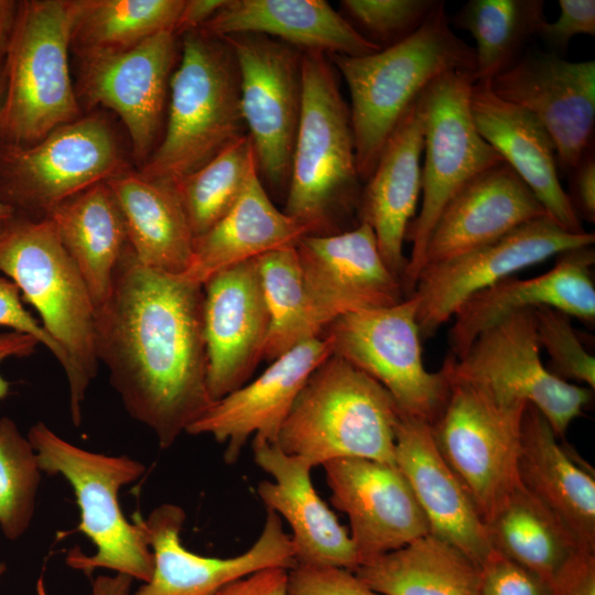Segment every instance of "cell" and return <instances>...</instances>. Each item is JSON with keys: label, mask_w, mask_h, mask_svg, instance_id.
Returning a JSON list of instances; mask_svg holds the SVG:
<instances>
[{"label": "cell", "mask_w": 595, "mask_h": 595, "mask_svg": "<svg viewBox=\"0 0 595 595\" xmlns=\"http://www.w3.org/2000/svg\"><path fill=\"white\" fill-rule=\"evenodd\" d=\"M203 285L141 264L130 246L96 310V351L128 414L169 448L214 402Z\"/></svg>", "instance_id": "6da1fadb"}, {"label": "cell", "mask_w": 595, "mask_h": 595, "mask_svg": "<svg viewBox=\"0 0 595 595\" xmlns=\"http://www.w3.org/2000/svg\"><path fill=\"white\" fill-rule=\"evenodd\" d=\"M350 95V122L361 182L371 175L401 117L423 89L454 71L475 75L474 48L451 29L443 1L405 40L364 56L327 55Z\"/></svg>", "instance_id": "7a4b0ae2"}, {"label": "cell", "mask_w": 595, "mask_h": 595, "mask_svg": "<svg viewBox=\"0 0 595 595\" xmlns=\"http://www.w3.org/2000/svg\"><path fill=\"white\" fill-rule=\"evenodd\" d=\"M0 272L13 281L22 300L41 316V325L62 353L75 425L99 361L96 311L87 285L48 218L15 215L0 234Z\"/></svg>", "instance_id": "3957f363"}, {"label": "cell", "mask_w": 595, "mask_h": 595, "mask_svg": "<svg viewBox=\"0 0 595 595\" xmlns=\"http://www.w3.org/2000/svg\"><path fill=\"white\" fill-rule=\"evenodd\" d=\"M167 105L164 133L139 170L147 177L175 183L247 134L238 64L224 37L183 34Z\"/></svg>", "instance_id": "277c9868"}, {"label": "cell", "mask_w": 595, "mask_h": 595, "mask_svg": "<svg viewBox=\"0 0 595 595\" xmlns=\"http://www.w3.org/2000/svg\"><path fill=\"white\" fill-rule=\"evenodd\" d=\"M303 100L283 212L310 235L335 234L361 194L349 107L327 54L302 56Z\"/></svg>", "instance_id": "5b68a950"}, {"label": "cell", "mask_w": 595, "mask_h": 595, "mask_svg": "<svg viewBox=\"0 0 595 595\" xmlns=\"http://www.w3.org/2000/svg\"><path fill=\"white\" fill-rule=\"evenodd\" d=\"M400 415L379 382L332 355L306 380L274 445L313 467L346 457L396 465Z\"/></svg>", "instance_id": "8992f818"}, {"label": "cell", "mask_w": 595, "mask_h": 595, "mask_svg": "<svg viewBox=\"0 0 595 595\" xmlns=\"http://www.w3.org/2000/svg\"><path fill=\"white\" fill-rule=\"evenodd\" d=\"M42 473L62 476L72 487L79 508L78 531L96 547L87 555L78 548L66 556L68 566L89 575L107 569L147 583L153 573V554L139 520L129 522L119 504L120 489L144 472L129 456H108L78 447L39 421L28 432Z\"/></svg>", "instance_id": "52a82bcc"}, {"label": "cell", "mask_w": 595, "mask_h": 595, "mask_svg": "<svg viewBox=\"0 0 595 595\" xmlns=\"http://www.w3.org/2000/svg\"><path fill=\"white\" fill-rule=\"evenodd\" d=\"M72 22V0L18 1L2 64L0 144H33L80 117L68 63Z\"/></svg>", "instance_id": "ba28073f"}, {"label": "cell", "mask_w": 595, "mask_h": 595, "mask_svg": "<svg viewBox=\"0 0 595 595\" xmlns=\"http://www.w3.org/2000/svg\"><path fill=\"white\" fill-rule=\"evenodd\" d=\"M472 72L454 71L430 83L419 96L424 134L422 205L405 240L411 253L402 277L405 296L413 293L431 231L452 197L474 176L504 162L482 137L470 108Z\"/></svg>", "instance_id": "9c48e42d"}, {"label": "cell", "mask_w": 595, "mask_h": 595, "mask_svg": "<svg viewBox=\"0 0 595 595\" xmlns=\"http://www.w3.org/2000/svg\"><path fill=\"white\" fill-rule=\"evenodd\" d=\"M129 169L100 115L61 125L30 145L0 144V201L45 218L57 205Z\"/></svg>", "instance_id": "30bf717a"}, {"label": "cell", "mask_w": 595, "mask_h": 595, "mask_svg": "<svg viewBox=\"0 0 595 595\" xmlns=\"http://www.w3.org/2000/svg\"><path fill=\"white\" fill-rule=\"evenodd\" d=\"M419 299L342 315L322 335L336 355L379 382L400 413L432 425L448 398L450 380L443 369L431 372L422 359L416 322Z\"/></svg>", "instance_id": "8fae6325"}, {"label": "cell", "mask_w": 595, "mask_h": 595, "mask_svg": "<svg viewBox=\"0 0 595 595\" xmlns=\"http://www.w3.org/2000/svg\"><path fill=\"white\" fill-rule=\"evenodd\" d=\"M448 380V398L431 425L432 434L485 523L520 484L518 456L528 404L501 401L465 381Z\"/></svg>", "instance_id": "7c38bea8"}, {"label": "cell", "mask_w": 595, "mask_h": 595, "mask_svg": "<svg viewBox=\"0 0 595 595\" xmlns=\"http://www.w3.org/2000/svg\"><path fill=\"white\" fill-rule=\"evenodd\" d=\"M540 350L534 312L522 310L485 329L462 357L451 355L442 367L450 378L501 401L533 405L563 440L589 403L592 392L551 372Z\"/></svg>", "instance_id": "4fadbf2b"}, {"label": "cell", "mask_w": 595, "mask_h": 595, "mask_svg": "<svg viewBox=\"0 0 595 595\" xmlns=\"http://www.w3.org/2000/svg\"><path fill=\"white\" fill-rule=\"evenodd\" d=\"M221 37L237 60L241 111L259 176L286 192L302 111L303 51L256 33Z\"/></svg>", "instance_id": "5bb4252c"}, {"label": "cell", "mask_w": 595, "mask_h": 595, "mask_svg": "<svg viewBox=\"0 0 595 595\" xmlns=\"http://www.w3.org/2000/svg\"><path fill=\"white\" fill-rule=\"evenodd\" d=\"M594 241L593 232L572 234L547 215L495 241L425 266L412 293L419 299L416 322L421 337L433 335L473 294L519 270Z\"/></svg>", "instance_id": "9a60e30c"}, {"label": "cell", "mask_w": 595, "mask_h": 595, "mask_svg": "<svg viewBox=\"0 0 595 595\" xmlns=\"http://www.w3.org/2000/svg\"><path fill=\"white\" fill-rule=\"evenodd\" d=\"M486 84L541 122L554 143L560 172L569 174L594 149V60L572 62L530 51Z\"/></svg>", "instance_id": "2e32d148"}, {"label": "cell", "mask_w": 595, "mask_h": 595, "mask_svg": "<svg viewBox=\"0 0 595 595\" xmlns=\"http://www.w3.org/2000/svg\"><path fill=\"white\" fill-rule=\"evenodd\" d=\"M176 36L165 31L120 52L79 57L77 97L121 119L133 155L142 164L160 142L177 57Z\"/></svg>", "instance_id": "e0dca14e"}, {"label": "cell", "mask_w": 595, "mask_h": 595, "mask_svg": "<svg viewBox=\"0 0 595 595\" xmlns=\"http://www.w3.org/2000/svg\"><path fill=\"white\" fill-rule=\"evenodd\" d=\"M153 554V573L131 595H212L227 584L270 567L295 565V550L280 516L267 509L262 531L245 552L231 558L203 556L181 541L182 507L162 504L143 519L137 516Z\"/></svg>", "instance_id": "ac0fdd59"}, {"label": "cell", "mask_w": 595, "mask_h": 595, "mask_svg": "<svg viewBox=\"0 0 595 595\" xmlns=\"http://www.w3.org/2000/svg\"><path fill=\"white\" fill-rule=\"evenodd\" d=\"M305 289L322 329L337 317L394 305L405 296L385 263L371 227L306 235L295 246Z\"/></svg>", "instance_id": "d6986e66"}, {"label": "cell", "mask_w": 595, "mask_h": 595, "mask_svg": "<svg viewBox=\"0 0 595 595\" xmlns=\"http://www.w3.org/2000/svg\"><path fill=\"white\" fill-rule=\"evenodd\" d=\"M322 466L333 506L348 517L360 564L430 534L426 518L397 465L346 457Z\"/></svg>", "instance_id": "ffe728a7"}, {"label": "cell", "mask_w": 595, "mask_h": 595, "mask_svg": "<svg viewBox=\"0 0 595 595\" xmlns=\"http://www.w3.org/2000/svg\"><path fill=\"white\" fill-rule=\"evenodd\" d=\"M203 291L207 386L217 401L244 386L263 359L270 316L258 258L217 272Z\"/></svg>", "instance_id": "44dd1931"}, {"label": "cell", "mask_w": 595, "mask_h": 595, "mask_svg": "<svg viewBox=\"0 0 595 595\" xmlns=\"http://www.w3.org/2000/svg\"><path fill=\"white\" fill-rule=\"evenodd\" d=\"M332 355V344L323 335L294 346L253 381L214 401L186 433L209 434L226 444L224 458L228 464L238 459L251 435L274 444L306 380Z\"/></svg>", "instance_id": "7402d4cb"}, {"label": "cell", "mask_w": 595, "mask_h": 595, "mask_svg": "<svg viewBox=\"0 0 595 595\" xmlns=\"http://www.w3.org/2000/svg\"><path fill=\"white\" fill-rule=\"evenodd\" d=\"M592 246L559 255L554 267L531 279L508 277L465 300L455 311L450 329L453 355L462 357L476 337L504 317L541 306L586 323L595 321Z\"/></svg>", "instance_id": "603a6c76"}, {"label": "cell", "mask_w": 595, "mask_h": 595, "mask_svg": "<svg viewBox=\"0 0 595 595\" xmlns=\"http://www.w3.org/2000/svg\"><path fill=\"white\" fill-rule=\"evenodd\" d=\"M252 448L256 464L273 478L260 482L257 494L267 509L290 524L295 564L355 572L360 563L354 542L314 489L313 466L263 440L253 439Z\"/></svg>", "instance_id": "cb8c5ba5"}, {"label": "cell", "mask_w": 595, "mask_h": 595, "mask_svg": "<svg viewBox=\"0 0 595 595\" xmlns=\"http://www.w3.org/2000/svg\"><path fill=\"white\" fill-rule=\"evenodd\" d=\"M394 461L426 518L430 534L480 566L493 548L486 526L463 485L442 457L431 425L400 415Z\"/></svg>", "instance_id": "d4e9b609"}, {"label": "cell", "mask_w": 595, "mask_h": 595, "mask_svg": "<svg viewBox=\"0 0 595 595\" xmlns=\"http://www.w3.org/2000/svg\"><path fill=\"white\" fill-rule=\"evenodd\" d=\"M547 215L531 190L500 162L474 176L446 204L429 237L423 268L495 241Z\"/></svg>", "instance_id": "484cf974"}, {"label": "cell", "mask_w": 595, "mask_h": 595, "mask_svg": "<svg viewBox=\"0 0 595 595\" xmlns=\"http://www.w3.org/2000/svg\"><path fill=\"white\" fill-rule=\"evenodd\" d=\"M474 122L482 137L501 156L562 228L585 230L559 177L554 143L528 110L497 97L486 83L475 82L470 93Z\"/></svg>", "instance_id": "4316f807"}, {"label": "cell", "mask_w": 595, "mask_h": 595, "mask_svg": "<svg viewBox=\"0 0 595 595\" xmlns=\"http://www.w3.org/2000/svg\"><path fill=\"white\" fill-rule=\"evenodd\" d=\"M419 96L387 140L358 205L359 223L371 227L385 263L401 283L408 263L403 242L421 192L424 134Z\"/></svg>", "instance_id": "83f0119b"}, {"label": "cell", "mask_w": 595, "mask_h": 595, "mask_svg": "<svg viewBox=\"0 0 595 595\" xmlns=\"http://www.w3.org/2000/svg\"><path fill=\"white\" fill-rule=\"evenodd\" d=\"M201 29L218 36L262 34L327 55L380 51L325 0H227Z\"/></svg>", "instance_id": "f1b7e54d"}, {"label": "cell", "mask_w": 595, "mask_h": 595, "mask_svg": "<svg viewBox=\"0 0 595 595\" xmlns=\"http://www.w3.org/2000/svg\"><path fill=\"white\" fill-rule=\"evenodd\" d=\"M520 484L552 510L581 544L595 551L594 473L559 442L547 419L528 404L518 456Z\"/></svg>", "instance_id": "f546056e"}, {"label": "cell", "mask_w": 595, "mask_h": 595, "mask_svg": "<svg viewBox=\"0 0 595 595\" xmlns=\"http://www.w3.org/2000/svg\"><path fill=\"white\" fill-rule=\"evenodd\" d=\"M309 230L270 199L258 171L231 209L194 239L184 279L204 284L217 272L270 251L295 247Z\"/></svg>", "instance_id": "4dcf8cb0"}, {"label": "cell", "mask_w": 595, "mask_h": 595, "mask_svg": "<svg viewBox=\"0 0 595 595\" xmlns=\"http://www.w3.org/2000/svg\"><path fill=\"white\" fill-rule=\"evenodd\" d=\"M122 214L128 245L144 267L182 275L190 268L194 236L175 183L130 169L106 181Z\"/></svg>", "instance_id": "1f68e13d"}, {"label": "cell", "mask_w": 595, "mask_h": 595, "mask_svg": "<svg viewBox=\"0 0 595 595\" xmlns=\"http://www.w3.org/2000/svg\"><path fill=\"white\" fill-rule=\"evenodd\" d=\"M48 218L78 268L95 311L108 299L115 269L128 244L118 203L106 182L57 205Z\"/></svg>", "instance_id": "d6a6232c"}, {"label": "cell", "mask_w": 595, "mask_h": 595, "mask_svg": "<svg viewBox=\"0 0 595 595\" xmlns=\"http://www.w3.org/2000/svg\"><path fill=\"white\" fill-rule=\"evenodd\" d=\"M354 573L382 595H480V567L432 534L365 562Z\"/></svg>", "instance_id": "836d02e7"}, {"label": "cell", "mask_w": 595, "mask_h": 595, "mask_svg": "<svg viewBox=\"0 0 595 595\" xmlns=\"http://www.w3.org/2000/svg\"><path fill=\"white\" fill-rule=\"evenodd\" d=\"M485 526L495 551L547 582L576 551L586 549L572 530L521 484L501 501Z\"/></svg>", "instance_id": "e575fe53"}, {"label": "cell", "mask_w": 595, "mask_h": 595, "mask_svg": "<svg viewBox=\"0 0 595 595\" xmlns=\"http://www.w3.org/2000/svg\"><path fill=\"white\" fill-rule=\"evenodd\" d=\"M184 0H72L71 48L78 57L120 52L174 32Z\"/></svg>", "instance_id": "d590c367"}, {"label": "cell", "mask_w": 595, "mask_h": 595, "mask_svg": "<svg viewBox=\"0 0 595 595\" xmlns=\"http://www.w3.org/2000/svg\"><path fill=\"white\" fill-rule=\"evenodd\" d=\"M545 21L543 0H469L453 17V24L476 43L478 83L490 82L515 63Z\"/></svg>", "instance_id": "8d00e7d4"}, {"label": "cell", "mask_w": 595, "mask_h": 595, "mask_svg": "<svg viewBox=\"0 0 595 595\" xmlns=\"http://www.w3.org/2000/svg\"><path fill=\"white\" fill-rule=\"evenodd\" d=\"M270 316L263 359L274 360L294 346L322 335L305 289L295 247L258 257Z\"/></svg>", "instance_id": "74e56055"}, {"label": "cell", "mask_w": 595, "mask_h": 595, "mask_svg": "<svg viewBox=\"0 0 595 595\" xmlns=\"http://www.w3.org/2000/svg\"><path fill=\"white\" fill-rule=\"evenodd\" d=\"M257 171L253 144L247 133L175 182L194 238L231 209Z\"/></svg>", "instance_id": "f35d334b"}, {"label": "cell", "mask_w": 595, "mask_h": 595, "mask_svg": "<svg viewBox=\"0 0 595 595\" xmlns=\"http://www.w3.org/2000/svg\"><path fill=\"white\" fill-rule=\"evenodd\" d=\"M42 472L28 437L10 418L0 419V529L17 540L29 529Z\"/></svg>", "instance_id": "ab89813d"}, {"label": "cell", "mask_w": 595, "mask_h": 595, "mask_svg": "<svg viewBox=\"0 0 595 595\" xmlns=\"http://www.w3.org/2000/svg\"><path fill=\"white\" fill-rule=\"evenodd\" d=\"M440 0H343V15L357 32L380 50L420 29Z\"/></svg>", "instance_id": "60d3db41"}, {"label": "cell", "mask_w": 595, "mask_h": 595, "mask_svg": "<svg viewBox=\"0 0 595 595\" xmlns=\"http://www.w3.org/2000/svg\"><path fill=\"white\" fill-rule=\"evenodd\" d=\"M538 339L545 348L553 372L559 378L595 388V358L583 346L571 317L558 310L541 306L533 310Z\"/></svg>", "instance_id": "b9f144b4"}, {"label": "cell", "mask_w": 595, "mask_h": 595, "mask_svg": "<svg viewBox=\"0 0 595 595\" xmlns=\"http://www.w3.org/2000/svg\"><path fill=\"white\" fill-rule=\"evenodd\" d=\"M286 595H382L353 571L320 565L295 564L288 570Z\"/></svg>", "instance_id": "7bdbcfd3"}, {"label": "cell", "mask_w": 595, "mask_h": 595, "mask_svg": "<svg viewBox=\"0 0 595 595\" xmlns=\"http://www.w3.org/2000/svg\"><path fill=\"white\" fill-rule=\"evenodd\" d=\"M480 567V595H551L549 582L493 549Z\"/></svg>", "instance_id": "ee69618b"}, {"label": "cell", "mask_w": 595, "mask_h": 595, "mask_svg": "<svg viewBox=\"0 0 595 595\" xmlns=\"http://www.w3.org/2000/svg\"><path fill=\"white\" fill-rule=\"evenodd\" d=\"M560 14L553 22L545 21L539 31L551 53L562 56L576 35L595 34L594 0H560Z\"/></svg>", "instance_id": "f6af8a7d"}, {"label": "cell", "mask_w": 595, "mask_h": 595, "mask_svg": "<svg viewBox=\"0 0 595 595\" xmlns=\"http://www.w3.org/2000/svg\"><path fill=\"white\" fill-rule=\"evenodd\" d=\"M0 326L33 336L40 345L45 346L62 363V353L55 342L23 306L22 296L17 284L7 277L0 275Z\"/></svg>", "instance_id": "bcb514c9"}, {"label": "cell", "mask_w": 595, "mask_h": 595, "mask_svg": "<svg viewBox=\"0 0 595 595\" xmlns=\"http://www.w3.org/2000/svg\"><path fill=\"white\" fill-rule=\"evenodd\" d=\"M551 595H595V551H576L549 581Z\"/></svg>", "instance_id": "7dc6e473"}, {"label": "cell", "mask_w": 595, "mask_h": 595, "mask_svg": "<svg viewBox=\"0 0 595 595\" xmlns=\"http://www.w3.org/2000/svg\"><path fill=\"white\" fill-rule=\"evenodd\" d=\"M571 193L569 198L577 213L589 223L595 219V153L589 150L569 173Z\"/></svg>", "instance_id": "c3c4849f"}, {"label": "cell", "mask_w": 595, "mask_h": 595, "mask_svg": "<svg viewBox=\"0 0 595 595\" xmlns=\"http://www.w3.org/2000/svg\"><path fill=\"white\" fill-rule=\"evenodd\" d=\"M288 570L270 567L227 584L212 595H286Z\"/></svg>", "instance_id": "681fc988"}, {"label": "cell", "mask_w": 595, "mask_h": 595, "mask_svg": "<svg viewBox=\"0 0 595 595\" xmlns=\"http://www.w3.org/2000/svg\"><path fill=\"white\" fill-rule=\"evenodd\" d=\"M226 2L227 0H184L174 33L180 35L201 29Z\"/></svg>", "instance_id": "f907efd6"}, {"label": "cell", "mask_w": 595, "mask_h": 595, "mask_svg": "<svg viewBox=\"0 0 595 595\" xmlns=\"http://www.w3.org/2000/svg\"><path fill=\"white\" fill-rule=\"evenodd\" d=\"M40 343L31 335L10 331L0 333V364L11 357L24 358L32 355ZM10 392V382L0 374V400Z\"/></svg>", "instance_id": "816d5d0a"}, {"label": "cell", "mask_w": 595, "mask_h": 595, "mask_svg": "<svg viewBox=\"0 0 595 595\" xmlns=\"http://www.w3.org/2000/svg\"><path fill=\"white\" fill-rule=\"evenodd\" d=\"M132 582V577L121 573L98 575L91 582L90 595H131Z\"/></svg>", "instance_id": "f5cc1de1"}, {"label": "cell", "mask_w": 595, "mask_h": 595, "mask_svg": "<svg viewBox=\"0 0 595 595\" xmlns=\"http://www.w3.org/2000/svg\"><path fill=\"white\" fill-rule=\"evenodd\" d=\"M18 1L0 0V67L3 64L12 31Z\"/></svg>", "instance_id": "db71d44e"}, {"label": "cell", "mask_w": 595, "mask_h": 595, "mask_svg": "<svg viewBox=\"0 0 595 595\" xmlns=\"http://www.w3.org/2000/svg\"><path fill=\"white\" fill-rule=\"evenodd\" d=\"M15 210L8 204L0 201V234L15 217Z\"/></svg>", "instance_id": "11a10c76"}, {"label": "cell", "mask_w": 595, "mask_h": 595, "mask_svg": "<svg viewBox=\"0 0 595 595\" xmlns=\"http://www.w3.org/2000/svg\"><path fill=\"white\" fill-rule=\"evenodd\" d=\"M3 96H4V74L1 66L0 67V108L3 101Z\"/></svg>", "instance_id": "9f6ffc18"}, {"label": "cell", "mask_w": 595, "mask_h": 595, "mask_svg": "<svg viewBox=\"0 0 595 595\" xmlns=\"http://www.w3.org/2000/svg\"><path fill=\"white\" fill-rule=\"evenodd\" d=\"M7 571V565L3 562H0V578L3 576V574Z\"/></svg>", "instance_id": "6f0895ef"}]
</instances>
